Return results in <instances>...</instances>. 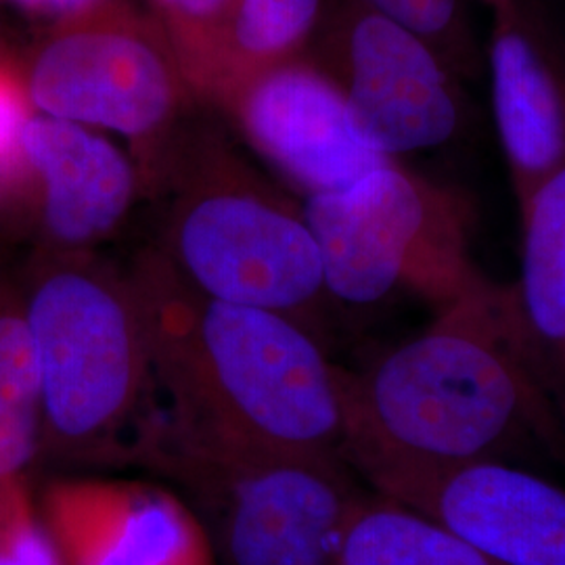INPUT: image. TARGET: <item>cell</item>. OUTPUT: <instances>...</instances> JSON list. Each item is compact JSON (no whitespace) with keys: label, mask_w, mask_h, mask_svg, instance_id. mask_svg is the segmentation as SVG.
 I'll use <instances>...</instances> for the list:
<instances>
[{"label":"cell","mask_w":565,"mask_h":565,"mask_svg":"<svg viewBox=\"0 0 565 565\" xmlns=\"http://www.w3.org/2000/svg\"><path fill=\"white\" fill-rule=\"evenodd\" d=\"M224 105L264 160L308 195L392 162L359 135L338 81L300 55L252 74Z\"/></svg>","instance_id":"10"},{"label":"cell","mask_w":565,"mask_h":565,"mask_svg":"<svg viewBox=\"0 0 565 565\" xmlns=\"http://www.w3.org/2000/svg\"><path fill=\"white\" fill-rule=\"evenodd\" d=\"M0 565H65L60 546L30 497L28 482L4 486V541Z\"/></svg>","instance_id":"20"},{"label":"cell","mask_w":565,"mask_h":565,"mask_svg":"<svg viewBox=\"0 0 565 565\" xmlns=\"http://www.w3.org/2000/svg\"><path fill=\"white\" fill-rule=\"evenodd\" d=\"M11 4L20 7L32 15H41L53 21L78 18L82 13H88L97 7H102L109 0H9Z\"/></svg>","instance_id":"22"},{"label":"cell","mask_w":565,"mask_h":565,"mask_svg":"<svg viewBox=\"0 0 565 565\" xmlns=\"http://www.w3.org/2000/svg\"><path fill=\"white\" fill-rule=\"evenodd\" d=\"M130 279L168 398L163 424L221 445L343 459L342 369L312 329L207 298L162 254H145Z\"/></svg>","instance_id":"1"},{"label":"cell","mask_w":565,"mask_h":565,"mask_svg":"<svg viewBox=\"0 0 565 565\" xmlns=\"http://www.w3.org/2000/svg\"><path fill=\"white\" fill-rule=\"evenodd\" d=\"M39 252H93L128 216L141 170L95 128L32 114L21 135Z\"/></svg>","instance_id":"11"},{"label":"cell","mask_w":565,"mask_h":565,"mask_svg":"<svg viewBox=\"0 0 565 565\" xmlns=\"http://www.w3.org/2000/svg\"><path fill=\"white\" fill-rule=\"evenodd\" d=\"M340 565H499L422 513L364 492L343 524Z\"/></svg>","instance_id":"15"},{"label":"cell","mask_w":565,"mask_h":565,"mask_svg":"<svg viewBox=\"0 0 565 565\" xmlns=\"http://www.w3.org/2000/svg\"><path fill=\"white\" fill-rule=\"evenodd\" d=\"M41 461V390L21 282L0 270V486Z\"/></svg>","instance_id":"16"},{"label":"cell","mask_w":565,"mask_h":565,"mask_svg":"<svg viewBox=\"0 0 565 565\" xmlns=\"http://www.w3.org/2000/svg\"><path fill=\"white\" fill-rule=\"evenodd\" d=\"M323 263L324 291L345 306L413 294L443 308L484 275L471 260V207L463 195L396 160L302 210Z\"/></svg>","instance_id":"6"},{"label":"cell","mask_w":565,"mask_h":565,"mask_svg":"<svg viewBox=\"0 0 565 565\" xmlns=\"http://www.w3.org/2000/svg\"><path fill=\"white\" fill-rule=\"evenodd\" d=\"M343 461L375 494L445 525L499 565H565V490L499 459L422 463L371 448Z\"/></svg>","instance_id":"8"},{"label":"cell","mask_w":565,"mask_h":565,"mask_svg":"<svg viewBox=\"0 0 565 565\" xmlns=\"http://www.w3.org/2000/svg\"><path fill=\"white\" fill-rule=\"evenodd\" d=\"M335 70L359 135L396 160L450 141L461 128V90L434 46L361 0L340 21Z\"/></svg>","instance_id":"9"},{"label":"cell","mask_w":565,"mask_h":565,"mask_svg":"<svg viewBox=\"0 0 565 565\" xmlns=\"http://www.w3.org/2000/svg\"><path fill=\"white\" fill-rule=\"evenodd\" d=\"M522 260L507 285L525 359L565 438V166L520 207Z\"/></svg>","instance_id":"14"},{"label":"cell","mask_w":565,"mask_h":565,"mask_svg":"<svg viewBox=\"0 0 565 565\" xmlns=\"http://www.w3.org/2000/svg\"><path fill=\"white\" fill-rule=\"evenodd\" d=\"M319 18L321 0H237L228 97L252 74L300 55Z\"/></svg>","instance_id":"18"},{"label":"cell","mask_w":565,"mask_h":565,"mask_svg":"<svg viewBox=\"0 0 565 565\" xmlns=\"http://www.w3.org/2000/svg\"><path fill=\"white\" fill-rule=\"evenodd\" d=\"M387 20L401 23L422 36L455 72L469 65L465 53L463 23L459 0H361Z\"/></svg>","instance_id":"19"},{"label":"cell","mask_w":565,"mask_h":565,"mask_svg":"<svg viewBox=\"0 0 565 565\" xmlns=\"http://www.w3.org/2000/svg\"><path fill=\"white\" fill-rule=\"evenodd\" d=\"M490 88L518 210L565 166V65L527 0H484Z\"/></svg>","instance_id":"13"},{"label":"cell","mask_w":565,"mask_h":565,"mask_svg":"<svg viewBox=\"0 0 565 565\" xmlns=\"http://www.w3.org/2000/svg\"><path fill=\"white\" fill-rule=\"evenodd\" d=\"M158 177H170L179 193L160 254L184 281L207 298L273 310L312 329L327 291L302 212L212 139L172 149Z\"/></svg>","instance_id":"5"},{"label":"cell","mask_w":565,"mask_h":565,"mask_svg":"<svg viewBox=\"0 0 565 565\" xmlns=\"http://www.w3.org/2000/svg\"><path fill=\"white\" fill-rule=\"evenodd\" d=\"M130 461L179 484L216 565H340L343 524L363 494L343 459L210 443L153 415Z\"/></svg>","instance_id":"4"},{"label":"cell","mask_w":565,"mask_h":565,"mask_svg":"<svg viewBox=\"0 0 565 565\" xmlns=\"http://www.w3.org/2000/svg\"><path fill=\"white\" fill-rule=\"evenodd\" d=\"M4 541V486H0V546Z\"/></svg>","instance_id":"23"},{"label":"cell","mask_w":565,"mask_h":565,"mask_svg":"<svg viewBox=\"0 0 565 565\" xmlns=\"http://www.w3.org/2000/svg\"><path fill=\"white\" fill-rule=\"evenodd\" d=\"M39 509L65 565H216L198 515L163 490L60 480Z\"/></svg>","instance_id":"12"},{"label":"cell","mask_w":565,"mask_h":565,"mask_svg":"<svg viewBox=\"0 0 565 565\" xmlns=\"http://www.w3.org/2000/svg\"><path fill=\"white\" fill-rule=\"evenodd\" d=\"M195 95L224 103L231 90V30L237 0H149Z\"/></svg>","instance_id":"17"},{"label":"cell","mask_w":565,"mask_h":565,"mask_svg":"<svg viewBox=\"0 0 565 565\" xmlns=\"http://www.w3.org/2000/svg\"><path fill=\"white\" fill-rule=\"evenodd\" d=\"M34 114L20 67L0 57V203L25 195V160L21 135Z\"/></svg>","instance_id":"21"},{"label":"cell","mask_w":565,"mask_h":565,"mask_svg":"<svg viewBox=\"0 0 565 565\" xmlns=\"http://www.w3.org/2000/svg\"><path fill=\"white\" fill-rule=\"evenodd\" d=\"M36 114L130 139L156 179L193 88L158 21L126 0L55 21L21 70Z\"/></svg>","instance_id":"7"},{"label":"cell","mask_w":565,"mask_h":565,"mask_svg":"<svg viewBox=\"0 0 565 565\" xmlns=\"http://www.w3.org/2000/svg\"><path fill=\"white\" fill-rule=\"evenodd\" d=\"M20 282L39 369L41 461H130L153 384L130 275L93 252H39Z\"/></svg>","instance_id":"3"},{"label":"cell","mask_w":565,"mask_h":565,"mask_svg":"<svg viewBox=\"0 0 565 565\" xmlns=\"http://www.w3.org/2000/svg\"><path fill=\"white\" fill-rule=\"evenodd\" d=\"M342 396L343 448L463 463L539 446L565 461L564 434L525 359L507 285L486 277L363 373L342 369Z\"/></svg>","instance_id":"2"}]
</instances>
